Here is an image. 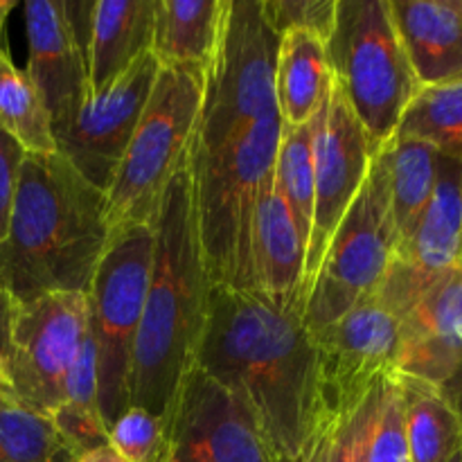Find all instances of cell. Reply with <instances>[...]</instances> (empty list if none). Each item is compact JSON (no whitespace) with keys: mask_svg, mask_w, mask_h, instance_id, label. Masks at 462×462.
Returning <instances> with one entry per match:
<instances>
[{"mask_svg":"<svg viewBox=\"0 0 462 462\" xmlns=\"http://www.w3.org/2000/svg\"><path fill=\"white\" fill-rule=\"evenodd\" d=\"M382 149L386 153L391 215L400 242L397 248H400L413 233L424 208L431 201L440 153L431 144L415 138H393Z\"/></svg>","mask_w":462,"mask_h":462,"instance_id":"7402d4cb","label":"cell"},{"mask_svg":"<svg viewBox=\"0 0 462 462\" xmlns=\"http://www.w3.org/2000/svg\"><path fill=\"white\" fill-rule=\"evenodd\" d=\"M359 409L350 418L319 429L302 462H361Z\"/></svg>","mask_w":462,"mask_h":462,"instance_id":"4dcf8cb0","label":"cell"},{"mask_svg":"<svg viewBox=\"0 0 462 462\" xmlns=\"http://www.w3.org/2000/svg\"><path fill=\"white\" fill-rule=\"evenodd\" d=\"M108 445L126 462H162L165 422L140 406H129L108 427Z\"/></svg>","mask_w":462,"mask_h":462,"instance_id":"83f0119b","label":"cell"},{"mask_svg":"<svg viewBox=\"0 0 462 462\" xmlns=\"http://www.w3.org/2000/svg\"><path fill=\"white\" fill-rule=\"evenodd\" d=\"M203 90L206 70L201 68L158 70L125 158L106 189L108 228L153 226L171 179L188 165Z\"/></svg>","mask_w":462,"mask_h":462,"instance_id":"277c9868","label":"cell"},{"mask_svg":"<svg viewBox=\"0 0 462 462\" xmlns=\"http://www.w3.org/2000/svg\"><path fill=\"white\" fill-rule=\"evenodd\" d=\"M462 266V158H438L431 201L418 226L397 248L382 282L388 298H409L440 275Z\"/></svg>","mask_w":462,"mask_h":462,"instance_id":"5bb4252c","label":"cell"},{"mask_svg":"<svg viewBox=\"0 0 462 462\" xmlns=\"http://www.w3.org/2000/svg\"><path fill=\"white\" fill-rule=\"evenodd\" d=\"M88 338L86 293L63 291L18 305L5 356L9 393L50 418L63 404L68 373Z\"/></svg>","mask_w":462,"mask_h":462,"instance_id":"9c48e42d","label":"cell"},{"mask_svg":"<svg viewBox=\"0 0 462 462\" xmlns=\"http://www.w3.org/2000/svg\"><path fill=\"white\" fill-rule=\"evenodd\" d=\"M161 66L152 52L135 59L104 93L88 95L70 122L54 135L57 152L106 194L131 143Z\"/></svg>","mask_w":462,"mask_h":462,"instance_id":"7c38bea8","label":"cell"},{"mask_svg":"<svg viewBox=\"0 0 462 462\" xmlns=\"http://www.w3.org/2000/svg\"><path fill=\"white\" fill-rule=\"evenodd\" d=\"M194 365L244 402L278 462L305 460L316 422V343L300 311L210 287Z\"/></svg>","mask_w":462,"mask_h":462,"instance_id":"6da1fadb","label":"cell"},{"mask_svg":"<svg viewBox=\"0 0 462 462\" xmlns=\"http://www.w3.org/2000/svg\"><path fill=\"white\" fill-rule=\"evenodd\" d=\"M338 0H260L266 23L278 36L300 30L328 43L337 21Z\"/></svg>","mask_w":462,"mask_h":462,"instance_id":"f1b7e54d","label":"cell"},{"mask_svg":"<svg viewBox=\"0 0 462 462\" xmlns=\"http://www.w3.org/2000/svg\"><path fill=\"white\" fill-rule=\"evenodd\" d=\"M395 138H415L462 158V75L424 86L406 108Z\"/></svg>","mask_w":462,"mask_h":462,"instance_id":"cb8c5ba5","label":"cell"},{"mask_svg":"<svg viewBox=\"0 0 462 462\" xmlns=\"http://www.w3.org/2000/svg\"><path fill=\"white\" fill-rule=\"evenodd\" d=\"M77 462H126V460L122 458V456L117 454L111 445H106V447H102V449H95V451H90V454L79 456Z\"/></svg>","mask_w":462,"mask_h":462,"instance_id":"e575fe53","label":"cell"},{"mask_svg":"<svg viewBox=\"0 0 462 462\" xmlns=\"http://www.w3.org/2000/svg\"><path fill=\"white\" fill-rule=\"evenodd\" d=\"M27 68L52 120L54 135L90 95L86 57L66 14V0L25 3Z\"/></svg>","mask_w":462,"mask_h":462,"instance_id":"9a60e30c","label":"cell"},{"mask_svg":"<svg viewBox=\"0 0 462 462\" xmlns=\"http://www.w3.org/2000/svg\"><path fill=\"white\" fill-rule=\"evenodd\" d=\"M156 0H95L86 36L90 95H99L143 54L152 52Z\"/></svg>","mask_w":462,"mask_h":462,"instance_id":"ac0fdd59","label":"cell"},{"mask_svg":"<svg viewBox=\"0 0 462 462\" xmlns=\"http://www.w3.org/2000/svg\"><path fill=\"white\" fill-rule=\"evenodd\" d=\"M108 237L106 194L59 152L25 153L0 242V291L14 305L48 293H86Z\"/></svg>","mask_w":462,"mask_h":462,"instance_id":"7a4b0ae2","label":"cell"},{"mask_svg":"<svg viewBox=\"0 0 462 462\" xmlns=\"http://www.w3.org/2000/svg\"><path fill=\"white\" fill-rule=\"evenodd\" d=\"M226 0H156L152 54L161 68L208 70L221 34Z\"/></svg>","mask_w":462,"mask_h":462,"instance_id":"44dd1931","label":"cell"},{"mask_svg":"<svg viewBox=\"0 0 462 462\" xmlns=\"http://www.w3.org/2000/svg\"><path fill=\"white\" fill-rule=\"evenodd\" d=\"M328 43L310 32L293 30L280 36L275 57V104L284 126L314 120L332 90Z\"/></svg>","mask_w":462,"mask_h":462,"instance_id":"d6986e66","label":"cell"},{"mask_svg":"<svg viewBox=\"0 0 462 462\" xmlns=\"http://www.w3.org/2000/svg\"><path fill=\"white\" fill-rule=\"evenodd\" d=\"M52 462H77V458H75V456H72L68 449H61V451H59V454H57V458H54Z\"/></svg>","mask_w":462,"mask_h":462,"instance_id":"8d00e7d4","label":"cell"},{"mask_svg":"<svg viewBox=\"0 0 462 462\" xmlns=\"http://www.w3.org/2000/svg\"><path fill=\"white\" fill-rule=\"evenodd\" d=\"M451 462H462V451H460V454H458V456H456V458H454V460H451Z\"/></svg>","mask_w":462,"mask_h":462,"instance_id":"74e56055","label":"cell"},{"mask_svg":"<svg viewBox=\"0 0 462 462\" xmlns=\"http://www.w3.org/2000/svg\"><path fill=\"white\" fill-rule=\"evenodd\" d=\"M25 149L0 129V242L5 239L12 217L14 199H16L21 167L25 161Z\"/></svg>","mask_w":462,"mask_h":462,"instance_id":"d6a6232c","label":"cell"},{"mask_svg":"<svg viewBox=\"0 0 462 462\" xmlns=\"http://www.w3.org/2000/svg\"><path fill=\"white\" fill-rule=\"evenodd\" d=\"M314 343L316 433L350 418L383 377L397 373L402 325L377 298L368 296L316 334Z\"/></svg>","mask_w":462,"mask_h":462,"instance_id":"ba28073f","label":"cell"},{"mask_svg":"<svg viewBox=\"0 0 462 462\" xmlns=\"http://www.w3.org/2000/svg\"><path fill=\"white\" fill-rule=\"evenodd\" d=\"M361 462H411L404 400L395 374L383 377L359 409Z\"/></svg>","mask_w":462,"mask_h":462,"instance_id":"d4e9b609","label":"cell"},{"mask_svg":"<svg viewBox=\"0 0 462 462\" xmlns=\"http://www.w3.org/2000/svg\"><path fill=\"white\" fill-rule=\"evenodd\" d=\"M162 462H278L244 402L192 365L165 415Z\"/></svg>","mask_w":462,"mask_h":462,"instance_id":"30bf717a","label":"cell"},{"mask_svg":"<svg viewBox=\"0 0 462 462\" xmlns=\"http://www.w3.org/2000/svg\"><path fill=\"white\" fill-rule=\"evenodd\" d=\"M61 449L50 418L0 388V462H52Z\"/></svg>","mask_w":462,"mask_h":462,"instance_id":"4316f807","label":"cell"},{"mask_svg":"<svg viewBox=\"0 0 462 462\" xmlns=\"http://www.w3.org/2000/svg\"><path fill=\"white\" fill-rule=\"evenodd\" d=\"M328 59L334 84L379 152L420 90L391 0H338Z\"/></svg>","mask_w":462,"mask_h":462,"instance_id":"5b68a950","label":"cell"},{"mask_svg":"<svg viewBox=\"0 0 462 462\" xmlns=\"http://www.w3.org/2000/svg\"><path fill=\"white\" fill-rule=\"evenodd\" d=\"M411 462H451L462 451V397L424 379L397 374Z\"/></svg>","mask_w":462,"mask_h":462,"instance_id":"ffe728a7","label":"cell"},{"mask_svg":"<svg viewBox=\"0 0 462 462\" xmlns=\"http://www.w3.org/2000/svg\"><path fill=\"white\" fill-rule=\"evenodd\" d=\"M0 388H3V391H9L7 365H5V359H3V356H0Z\"/></svg>","mask_w":462,"mask_h":462,"instance_id":"d590c367","label":"cell"},{"mask_svg":"<svg viewBox=\"0 0 462 462\" xmlns=\"http://www.w3.org/2000/svg\"><path fill=\"white\" fill-rule=\"evenodd\" d=\"M50 422L75 458L108 445V424L97 409L63 402L50 413Z\"/></svg>","mask_w":462,"mask_h":462,"instance_id":"f546056e","label":"cell"},{"mask_svg":"<svg viewBox=\"0 0 462 462\" xmlns=\"http://www.w3.org/2000/svg\"><path fill=\"white\" fill-rule=\"evenodd\" d=\"M377 147L337 84L332 81L328 99L314 116L311 161H314V219L305 255L302 293H310L325 251L338 224L359 194L370 171Z\"/></svg>","mask_w":462,"mask_h":462,"instance_id":"8fae6325","label":"cell"},{"mask_svg":"<svg viewBox=\"0 0 462 462\" xmlns=\"http://www.w3.org/2000/svg\"><path fill=\"white\" fill-rule=\"evenodd\" d=\"M395 316L402 325L397 374L462 397V266L429 282Z\"/></svg>","mask_w":462,"mask_h":462,"instance_id":"4fadbf2b","label":"cell"},{"mask_svg":"<svg viewBox=\"0 0 462 462\" xmlns=\"http://www.w3.org/2000/svg\"><path fill=\"white\" fill-rule=\"evenodd\" d=\"M311 131L314 120L300 126H284L275 156L273 180L291 210L302 239L310 242L314 219V161H311Z\"/></svg>","mask_w":462,"mask_h":462,"instance_id":"484cf974","label":"cell"},{"mask_svg":"<svg viewBox=\"0 0 462 462\" xmlns=\"http://www.w3.org/2000/svg\"><path fill=\"white\" fill-rule=\"evenodd\" d=\"M63 402H72V404L88 406V409H97V355H95L93 338L84 341L79 355H77L75 364H72L70 373H68L66 388H63Z\"/></svg>","mask_w":462,"mask_h":462,"instance_id":"1f68e13d","label":"cell"},{"mask_svg":"<svg viewBox=\"0 0 462 462\" xmlns=\"http://www.w3.org/2000/svg\"><path fill=\"white\" fill-rule=\"evenodd\" d=\"M153 233L156 248L134 347L129 406L162 418L197 359L210 296L188 165L171 179Z\"/></svg>","mask_w":462,"mask_h":462,"instance_id":"3957f363","label":"cell"},{"mask_svg":"<svg viewBox=\"0 0 462 462\" xmlns=\"http://www.w3.org/2000/svg\"><path fill=\"white\" fill-rule=\"evenodd\" d=\"M305 255L302 239L291 210L275 180L266 183L255 206L251 242V284L253 293L262 296L278 310H305Z\"/></svg>","mask_w":462,"mask_h":462,"instance_id":"2e32d148","label":"cell"},{"mask_svg":"<svg viewBox=\"0 0 462 462\" xmlns=\"http://www.w3.org/2000/svg\"><path fill=\"white\" fill-rule=\"evenodd\" d=\"M397 244L386 153L379 149L307 293L302 325L311 337L337 323L356 302L377 291L395 260Z\"/></svg>","mask_w":462,"mask_h":462,"instance_id":"52a82bcc","label":"cell"},{"mask_svg":"<svg viewBox=\"0 0 462 462\" xmlns=\"http://www.w3.org/2000/svg\"><path fill=\"white\" fill-rule=\"evenodd\" d=\"M0 129L12 135L27 153H57L52 120L43 97L25 70L0 45Z\"/></svg>","mask_w":462,"mask_h":462,"instance_id":"603a6c76","label":"cell"},{"mask_svg":"<svg viewBox=\"0 0 462 462\" xmlns=\"http://www.w3.org/2000/svg\"><path fill=\"white\" fill-rule=\"evenodd\" d=\"M18 305H14L12 298L5 291H0V356H7L9 350V332H12L14 311Z\"/></svg>","mask_w":462,"mask_h":462,"instance_id":"836d02e7","label":"cell"},{"mask_svg":"<svg viewBox=\"0 0 462 462\" xmlns=\"http://www.w3.org/2000/svg\"><path fill=\"white\" fill-rule=\"evenodd\" d=\"M420 88L462 75V0H391Z\"/></svg>","mask_w":462,"mask_h":462,"instance_id":"e0dca14e","label":"cell"},{"mask_svg":"<svg viewBox=\"0 0 462 462\" xmlns=\"http://www.w3.org/2000/svg\"><path fill=\"white\" fill-rule=\"evenodd\" d=\"M153 248V226L111 230L86 289L88 332L97 355V406L108 427L129 409L134 347L152 280Z\"/></svg>","mask_w":462,"mask_h":462,"instance_id":"8992f818","label":"cell"}]
</instances>
